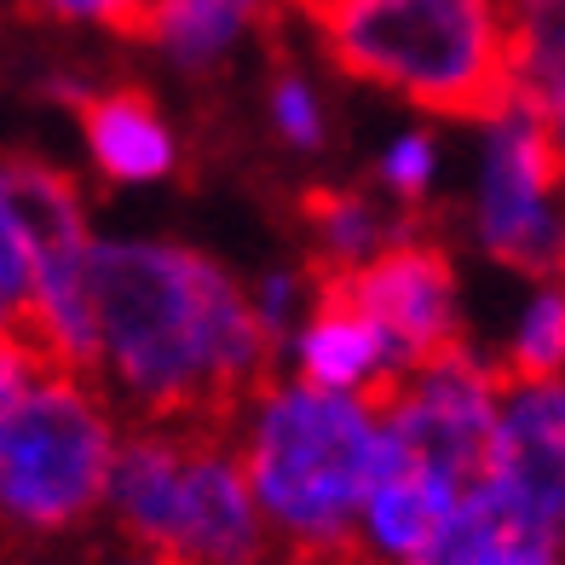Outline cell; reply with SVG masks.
Masks as SVG:
<instances>
[{
  "instance_id": "obj_21",
  "label": "cell",
  "mask_w": 565,
  "mask_h": 565,
  "mask_svg": "<svg viewBox=\"0 0 565 565\" xmlns=\"http://www.w3.org/2000/svg\"><path fill=\"white\" fill-rule=\"evenodd\" d=\"M53 352L41 347V335L23 318H7L0 323V409H7L12 398H23L35 387L41 375H53Z\"/></svg>"
},
{
  "instance_id": "obj_5",
  "label": "cell",
  "mask_w": 565,
  "mask_h": 565,
  "mask_svg": "<svg viewBox=\"0 0 565 565\" xmlns=\"http://www.w3.org/2000/svg\"><path fill=\"white\" fill-rule=\"evenodd\" d=\"M116 416L87 375L53 370L0 409V531L64 536L110 508Z\"/></svg>"
},
{
  "instance_id": "obj_8",
  "label": "cell",
  "mask_w": 565,
  "mask_h": 565,
  "mask_svg": "<svg viewBox=\"0 0 565 565\" xmlns=\"http://www.w3.org/2000/svg\"><path fill=\"white\" fill-rule=\"evenodd\" d=\"M323 282H335L341 295H352L364 312L387 329V341L398 352V370H416L461 347V312H456V266L450 254L409 231V237L387 243L375 260L352 271H318Z\"/></svg>"
},
{
  "instance_id": "obj_15",
  "label": "cell",
  "mask_w": 565,
  "mask_h": 565,
  "mask_svg": "<svg viewBox=\"0 0 565 565\" xmlns=\"http://www.w3.org/2000/svg\"><path fill=\"white\" fill-rule=\"evenodd\" d=\"M300 220H306V237H312V271H352V266L375 260L387 243L422 231L409 220V209L387 214L381 196L370 191H306Z\"/></svg>"
},
{
  "instance_id": "obj_11",
  "label": "cell",
  "mask_w": 565,
  "mask_h": 565,
  "mask_svg": "<svg viewBox=\"0 0 565 565\" xmlns=\"http://www.w3.org/2000/svg\"><path fill=\"white\" fill-rule=\"evenodd\" d=\"M0 202L12 209L23 243L35 254V289L87 271L93 225H87L82 185H75L64 168L41 162V157H23V150H7V157H0Z\"/></svg>"
},
{
  "instance_id": "obj_19",
  "label": "cell",
  "mask_w": 565,
  "mask_h": 565,
  "mask_svg": "<svg viewBox=\"0 0 565 565\" xmlns=\"http://www.w3.org/2000/svg\"><path fill=\"white\" fill-rule=\"evenodd\" d=\"M18 7L41 23H70V30H105L121 41H139L157 0H18Z\"/></svg>"
},
{
  "instance_id": "obj_25",
  "label": "cell",
  "mask_w": 565,
  "mask_h": 565,
  "mask_svg": "<svg viewBox=\"0 0 565 565\" xmlns=\"http://www.w3.org/2000/svg\"><path fill=\"white\" fill-rule=\"evenodd\" d=\"M0 323H7V312H0Z\"/></svg>"
},
{
  "instance_id": "obj_7",
  "label": "cell",
  "mask_w": 565,
  "mask_h": 565,
  "mask_svg": "<svg viewBox=\"0 0 565 565\" xmlns=\"http://www.w3.org/2000/svg\"><path fill=\"white\" fill-rule=\"evenodd\" d=\"M502 393L508 375L502 364H484L479 352H468V341L450 347L433 364L404 370L387 393L375 398L387 445L409 461H422L439 479L473 491L491 461V439H497V416H502Z\"/></svg>"
},
{
  "instance_id": "obj_2",
  "label": "cell",
  "mask_w": 565,
  "mask_h": 565,
  "mask_svg": "<svg viewBox=\"0 0 565 565\" xmlns=\"http://www.w3.org/2000/svg\"><path fill=\"white\" fill-rule=\"evenodd\" d=\"M243 468L260 513L295 565H364L358 525L387 468V427L375 398L312 381H271L243 416Z\"/></svg>"
},
{
  "instance_id": "obj_18",
  "label": "cell",
  "mask_w": 565,
  "mask_h": 565,
  "mask_svg": "<svg viewBox=\"0 0 565 565\" xmlns=\"http://www.w3.org/2000/svg\"><path fill=\"white\" fill-rule=\"evenodd\" d=\"M266 110H271V134L289 145V150H300V157L323 150L329 121H323V105H318V87L306 82L300 70H289V64H277V70H271Z\"/></svg>"
},
{
  "instance_id": "obj_3",
  "label": "cell",
  "mask_w": 565,
  "mask_h": 565,
  "mask_svg": "<svg viewBox=\"0 0 565 565\" xmlns=\"http://www.w3.org/2000/svg\"><path fill=\"white\" fill-rule=\"evenodd\" d=\"M341 75L427 116L491 121L520 98L508 0H289Z\"/></svg>"
},
{
  "instance_id": "obj_16",
  "label": "cell",
  "mask_w": 565,
  "mask_h": 565,
  "mask_svg": "<svg viewBox=\"0 0 565 565\" xmlns=\"http://www.w3.org/2000/svg\"><path fill=\"white\" fill-rule=\"evenodd\" d=\"M508 7H513L520 93L543 110L559 157H565V0H508Z\"/></svg>"
},
{
  "instance_id": "obj_10",
  "label": "cell",
  "mask_w": 565,
  "mask_h": 565,
  "mask_svg": "<svg viewBox=\"0 0 565 565\" xmlns=\"http://www.w3.org/2000/svg\"><path fill=\"white\" fill-rule=\"evenodd\" d=\"M289 358H295L300 381L329 387V393H358V398H381L404 375L387 329H381L352 295H341L335 282H323V277H318L312 312L300 318L295 341H289Z\"/></svg>"
},
{
  "instance_id": "obj_17",
  "label": "cell",
  "mask_w": 565,
  "mask_h": 565,
  "mask_svg": "<svg viewBox=\"0 0 565 565\" xmlns=\"http://www.w3.org/2000/svg\"><path fill=\"white\" fill-rule=\"evenodd\" d=\"M502 375L508 381H548L565 375V277H548L525 295L513 335L502 352Z\"/></svg>"
},
{
  "instance_id": "obj_12",
  "label": "cell",
  "mask_w": 565,
  "mask_h": 565,
  "mask_svg": "<svg viewBox=\"0 0 565 565\" xmlns=\"http://www.w3.org/2000/svg\"><path fill=\"white\" fill-rule=\"evenodd\" d=\"M427 565H565V531L502 491L497 479H479L456 502Z\"/></svg>"
},
{
  "instance_id": "obj_6",
  "label": "cell",
  "mask_w": 565,
  "mask_h": 565,
  "mask_svg": "<svg viewBox=\"0 0 565 565\" xmlns=\"http://www.w3.org/2000/svg\"><path fill=\"white\" fill-rule=\"evenodd\" d=\"M473 179V243L497 266L531 282L565 277V157L554 127L520 93L508 110L479 121Z\"/></svg>"
},
{
  "instance_id": "obj_22",
  "label": "cell",
  "mask_w": 565,
  "mask_h": 565,
  "mask_svg": "<svg viewBox=\"0 0 565 565\" xmlns=\"http://www.w3.org/2000/svg\"><path fill=\"white\" fill-rule=\"evenodd\" d=\"M30 300H35V254L23 243L12 209L0 202V312L30 318Z\"/></svg>"
},
{
  "instance_id": "obj_9",
  "label": "cell",
  "mask_w": 565,
  "mask_h": 565,
  "mask_svg": "<svg viewBox=\"0 0 565 565\" xmlns=\"http://www.w3.org/2000/svg\"><path fill=\"white\" fill-rule=\"evenodd\" d=\"M484 479L565 531V375L508 381Z\"/></svg>"
},
{
  "instance_id": "obj_4",
  "label": "cell",
  "mask_w": 565,
  "mask_h": 565,
  "mask_svg": "<svg viewBox=\"0 0 565 565\" xmlns=\"http://www.w3.org/2000/svg\"><path fill=\"white\" fill-rule=\"evenodd\" d=\"M116 531L173 565H254L271 543L237 427L145 422L116 450Z\"/></svg>"
},
{
  "instance_id": "obj_14",
  "label": "cell",
  "mask_w": 565,
  "mask_h": 565,
  "mask_svg": "<svg viewBox=\"0 0 565 565\" xmlns=\"http://www.w3.org/2000/svg\"><path fill=\"white\" fill-rule=\"evenodd\" d=\"M282 0H157L145 18V46L185 70V75H209L243 46L254 23H266Z\"/></svg>"
},
{
  "instance_id": "obj_24",
  "label": "cell",
  "mask_w": 565,
  "mask_h": 565,
  "mask_svg": "<svg viewBox=\"0 0 565 565\" xmlns=\"http://www.w3.org/2000/svg\"><path fill=\"white\" fill-rule=\"evenodd\" d=\"M254 565H266V559H254ZM289 565H295V559H289Z\"/></svg>"
},
{
  "instance_id": "obj_1",
  "label": "cell",
  "mask_w": 565,
  "mask_h": 565,
  "mask_svg": "<svg viewBox=\"0 0 565 565\" xmlns=\"http://www.w3.org/2000/svg\"><path fill=\"white\" fill-rule=\"evenodd\" d=\"M87 300L98 381L139 422L237 427L282 352L254 295L214 254L157 237H93Z\"/></svg>"
},
{
  "instance_id": "obj_13",
  "label": "cell",
  "mask_w": 565,
  "mask_h": 565,
  "mask_svg": "<svg viewBox=\"0 0 565 565\" xmlns=\"http://www.w3.org/2000/svg\"><path fill=\"white\" fill-rule=\"evenodd\" d=\"M93 168L110 185H157L179 168V139L145 87H87L75 98Z\"/></svg>"
},
{
  "instance_id": "obj_23",
  "label": "cell",
  "mask_w": 565,
  "mask_h": 565,
  "mask_svg": "<svg viewBox=\"0 0 565 565\" xmlns=\"http://www.w3.org/2000/svg\"><path fill=\"white\" fill-rule=\"evenodd\" d=\"M110 565H173V559L150 554V548H134V554H121V559H110Z\"/></svg>"
},
{
  "instance_id": "obj_20",
  "label": "cell",
  "mask_w": 565,
  "mask_h": 565,
  "mask_svg": "<svg viewBox=\"0 0 565 565\" xmlns=\"http://www.w3.org/2000/svg\"><path fill=\"white\" fill-rule=\"evenodd\" d=\"M433 173H439V145L427 134H398L387 145V157H381V168H375L381 191H387L398 209H422L427 191H433Z\"/></svg>"
}]
</instances>
